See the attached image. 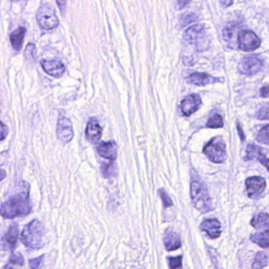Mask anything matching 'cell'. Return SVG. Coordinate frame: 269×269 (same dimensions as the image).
<instances>
[{"label": "cell", "instance_id": "obj_1", "mask_svg": "<svg viewBox=\"0 0 269 269\" xmlns=\"http://www.w3.org/2000/svg\"><path fill=\"white\" fill-rule=\"evenodd\" d=\"M30 188L10 197L1 204V216L6 219L15 218L29 214L32 210Z\"/></svg>", "mask_w": 269, "mask_h": 269}, {"label": "cell", "instance_id": "obj_2", "mask_svg": "<svg viewBox=\"0 0 269 269\" xmlns=\"http://www.w3.org/2000/svg\"><path fill=\"white\" fill-rule=\"evenodd\" d=\"M45 229L40 221L34 220L24 228L21 235L22 243L32 250H39L44 246Z\"/></svg>", "mask_w": 269, "mask_h": 269}, {"label": "cell", "instance_id": "obj_3", "mask_svg": "<svg viewBox=\"0 0 269 269\" xmlns=\"http://www.w3.org/2000/svg\"><path fill=\"white\" fill-rule=\"evenodd\" d=\"M191 195L193 206L201 213H207L213 209L212 198L208 189L199 179H193L191 184Z\"/></svg>", "mask_w": 269, "mask_h": 269}, {"label": "cell", "instance_id": "obj_4", "mask_svg": "<svg viewBox=\"0 0 269 269\" xmlns=\"http://www.w3.org/2000/svg\"><path fill=\"white\" fill-rule=\"evenodd\" d=\"M203 153L211 161L216 163H222L228 158L226 145L221 137H215L204 146Z\"/></svg>", "mask_w": 269, "mask_h": 269}, {"label": "cell", "instance_id": "obj_5", "mask_svg": "<svg viewBox=\"0 0 269 269\" xmlns=\"http://www.w3.org/2000/svg\"><path fill=\"white\" fill-rule=\"evenodd\" d=\"M37 19L39 26L45 30H54L59 25V20L55 14V9L48 3L40 6L37 14Z\"/></svg>", "mask_w": 269, "mask_h": 269}, {"label": "cell", "instance_id": "obj_6", "mask_svg": "<svg viewBox=\"0 0 269 269\" xmlns=\"http://www.w3.org/2000/svg\"><path fill=\"white\" fill-rule=\"evenodd\" d=\"M237 43L240 50L243 51H253L259 48L261 46V39L251 30H243L238 33Z\"/></svg>", "mask_w": 269, "mask_h": 269}, {"label": "cell", "instance_id": "obj_7", "mask_svg": "<svg viewBox=\"0 0 269 269\" xmlns=\"http://www.w3.org/2000/svg\"><path fill=\"white\" fill-rule=\"evenodd\" d=\"M263 63L255 55H246L240 62L238 71L240 74L246 76H254L261 71Z\"/></svg>", "mask_w": 269, "mask_h": 269}, {"label": "cell", "instance_id": "obj_8", "mask_svg": "<svg viewBox=\"0 0 269 269\" xmlns=\"http://www.w3.org/2000/svg\"><path fill=\"white\" fill-rule=\"evenodd\" d=\"M56 135L59 141L65 144L71 142L75 135L71 119L63 115H60L58 119Z\"/></svg>", "mask_w": 269, "mask_h": 269}, {"label": "cell", "instance_id": "obj_9", "mask_svg": "<svg viewBox=\"0 0 269 269\" xmlns=\"http://www.w3.org/2000/svg\"><path fill=\"white\" fill-rule=\"evenodd\" d=\"M205 33H206L205 27L203 25H195L189 28L188 30L185 32L183 39L187 43L196 44V46L199 47L200 46L199 44L205 43L206 38Z\"/></svg>", "mask_w": 269, "mask_h": 269}, {"label": "cell", "instance_id": "obj_10", "mask_svg": "<svg viewBox=\"0 0 269 269\" xmlns=\"http://www.w3.org/2000/svg\"><path fill=\"white\" fill-rule=\"evenodd\" d=\"M248 196L252 199H257L263 193L266 188V181L260 176H253L246 180Z\"/></svg>", "mask_w": 269, "mask_h": 269}, {"label": "cell", "instance_id": "obj_11", "mask_svg": "<svg viewBox=\"0 0 269 269\" xmlns=\"http://www.w3.org/2000/svg\"><path fill=\"white\" fill-rule=\"evenodd\" d=\"M19 229L16 224H13L9 227L6 234L2 238V250L4 251H10L15 247L18 242Z\"/></svg>", "mask_w": 269, "mask_h": 269}, {"label": "cell", "instance_id": "obj_12", "mask_svg": "<svg viewBox=\"0 0 269 269\" xmlns=\"http://www.w3.org/2000/svg\"><path fill=\"white\" fill-rule=\"evenodd\" d=\"M200 104L201 99L199 95H190L185 97L181 103V110L185 116H190L198 110Z\"/></svg>", "mask_w": 269, "mask_h": 269}, {"label": "cell", "instance_id": "obj_13", "mask_svg": "<svg viewBox=\"0 0 269 269\" xmlns=\"http://www.w3.org/2000/svg\"><path fill=\"white\" fill-rule=\"evenodd\" d=\"M41 67L47 75L54 77H60L65 73V66L62 62L56 59L43 60Z\"/></svg>", "mask_w": 269, "mask_h": 269}, {"label": "cell", "instance_id": "obj_14", "mask_svg": "<svg viewBox=\"0 0 269 269\" xmlns=\"http://www.w3.org/2000/svg\"><path fill=\"white\" fill-rule=\"evenodd\" d=\"M200 229L211 238H217L221 234V225L216 219L205 220L200 224Z\"/></svg>", "mask_w": 269, "mask_h": 269}, {"label": "cell", "instance_id": "obj_15", "mask_svg": "<svg viewBox=\"0 0 269 269\" xmlns=\"http://www.w3.org/2000/svg\"><path fill=\"white\" fill-rule=\"evenodd\" d=\"M102 135V128L97 122V120L92 118L87 125L85 136L87 139L92 144H97Z\"/></svg>", "mask_w": 269, "mask_h": 269}, {"label": "cell", "instance_id": "obj_16", "mask_svg": "<svg viewBox=\"0 0 269 269\" xmlns=\"http://www.w3.org/2000/svg\"><path fill=\"white\" fill-rule=\"evenodd\" d=\"M217 81H219L218 78L205 73H193L190 75L187 78V82L197 86H205Z\"/></svg>", "mask_w": 269, "mask_h": 269}, {"label": "cell", "instance_id": "obj_17", "mask_svg": "<svg viewBox=\"0 0 269 269\" xmlns=\"http://www.w3.org/2000/svg\"><path fill=\"white\" fill-rule=\"evenodd\" d=\"M99 155L109 160H115L117 158V146L115 142H101L97 148Z\"/></svg>", "mask_w": 269, "mask_h": 269}, {"label": "cell", "instance_id": "obj_18", "mask_svg": "<svg viewBox=\"0 0 269 269\" xmlns=\"http://www.w3.org/2000/svg\"><path fill=\"white\" fill-rule=\"evenodd\" d=\"M258 159L260 163L265 166L269 171V159H268L266 155H264L261 150V148L254 146V145H249L246 148V157L245 159Z\"/></svg>", "mask_w": 269, "mask_h": 269}, {"label": "cell", "instance_id": "obj_19", "mask_svg": "<svg viewBox=\"0 0 269 269\" xmlns=\"http://www.w3.org/2000/svg\"><path fill=\"white\" fill-rule=\"evenodd\" d=\"M163 242L167 251H173L181 247L180 237L173 231L167 230Z\"/></svg>", "mask_w": 269, "mask_h": 269}, {"label": "cell", "instance_id": "obj_20", "mask_svg": "<svg viewBox=\"0 0 269 269\" xmlns=\"http://www.w3.org/2000/svg\"><path fill=\"white\" fill-rule=\"evenodd\" d=\"M26 28L19 27L12 33L10 37V43L15 51L22 49L24 38L26 36Z\"/></svg>", "mask_w": 269, "mask_h": 269}, {"label": "cell", "instance_id": "obj_21", "mask_svg": "<svg viewBox=\"0 0 269 269\" xmlns=\"http://www.w3.org/2000/svg\"><path fill=\"white\" fill-rule=\"evenodd\" d=\"M251 226L257 230L269 226V215L265 212L256 215L250 222Z\"/></svg>", "mask_w": 269, "mask_h": 269}, {"label": "cell", "instance_id": "obj_22", "mask_svg": "<svg viewBox=\"0 0 269 269\" xmlns=\"http://www.w3.org/2000/svg\"><path fill=\"white\" fill-rule=\"evenodd\" d=\"M252 242L258 244L261 247L267 249L269 247V228L259 234H255L250 237Z\"/></svg>", "mask_w": 269, "mask_h": 269}, {"label": "cell", "instance_id": "obj_23", "mask_svg": "<svg viewBox=\"0 0 269 269\" xmlns=\"http://www.w3.org/2000/svg\"><path fill=\"white\" fill-rule=\"evenodd\" d=\"M269 263V256L266 252H258L255 258L252 268L253 269H262L266 267Z\"/></svg>", "mask_w": 269, "mask_h": 269}, {"label": "cell", "instance_id": "obj_24", "mask_svg": "<svg viewBox=\"0 0 269 269\" xmlns=\"http://www.w3.org/2000/svg\"><path fill=\"white\" fill-rule=\"evenodd\" d=\"M237 30H238L237 24L234 23V22H230L228 25H227L224 29V34H223L224 39L227 41L232 40Z\"/></svg>", "mask_w": 269, "mask_h": 269}, {"label": "cell", "instance_id": "obj_25", "mask_svg": "<svg viewBox=\"0 0 269 269\" xmlns=\"http://www.w3.org/2000/svg\"><path fill=\"white\" fill-rule=\"evenodd\" d=\"M101 171L105 178H112L117 175V167L113 163H104L101 167Z\"/></svg>", "mask_w": 269, "mask_h": 269}, {"label": "cell", "instance_id": "obj_26", "mask_svg": "<svg viewBox=\"0 0 269 269\" xmlns=\"http://www.w3.org/2000/svg\"><path fill=\"white\" fill-rule=\"evenodd\" d=\"M206 126L208 128H212V129L222 128L224 126V119H223L222 116L218 114L212 116L208 120Z\"/></svg>", "mask_w": 269, "mask_h": 269}, {"label": "cell", "instance_id": "obj_27", "mask_svg": "<svg viewBox=\"0 0 269 269\" xmlns=\"http://www.w3.org/2000/svg\"><path fill=\"white\" fill-rule=\"evenodd\" d=\"M257 140L260 143L269 145V124L267 126H264L262 130H260Z\"/></svg>", "mask_w": 269, "mask_h": 269}, {"label": "cell", "instance_id": "obj_28", "mask_svg": "<svg viewBox=\"0 0 269 269\" xmlns=\"http://www.w3.org/2000/svg\"><path fill=\"white\" fill-rule=\"evenodd\" d=\"M159 196L161 197L162 200H163V205L165 208H169V207L173 206V201L171 200V197L168 196L166 191L163 189H160L158 191Z\"/></svg>", "mask_w": 269, "mask_h": 269}, {"label": "cell", "instance_id": "obj_29", "mask_svg": "<svg viewBox=\"0 0 269 269\" xmlns=\"http://www.w3.org/2000/svg\"><path fill=\"white\" fill-rule=\"evenodd\" d=\"M256 116L260 120L269 119V104L260 108Z\"/></svg>", "mask_w": 269, "mask_h": 269}, {"label": "cell", "instance_id": "obj_30", "mask_svg": "<svg viewBox=\"0 0 269 269\" xmlns=\"http://www.w3.org/2000/svg\"><path fill=\"white\" fill-rule=\"evenodd\" d=\"M9 262L11 265L22 266H23L25 261H24V258L22 254H12L11 256H10V260H9Z\"/></svg>", "mask_w": 269, "mask_h": 269}, {"label": "cell", "instance_id": "obj_31", "mask_svg": "<svg viewBox=\"0 0 269 269\" xmlns=\"http://www.w3.org/2000/svg\"><path fill=\"white\" fill-rule=\"evenodd\" d=\"M168 261H169V266L171 269H180L183 267L182 266L183 257L182 256H178L176 258H170Z\"/></svg>", "mask_w": 269, "mask_h": 269}, {"label": "cell", "instance_id": "obj_32", "mask_svg": "<svg viewBox=\"0 0 269 269\" xmlns=\"http://www.w3.org/2000/svg\"><path fill=\"white\" fill-rule=\"evenodd\" d=\"M196 19V15L194 14H188L183 15L180 19L181 25L183 26H187L191 22H195Z\"/></svg>", "mask_w": 269, "mask_h": 269}, {"label": "cell", "instance_id": "obj_33", "mask_svg": "<svg viewBox=\"0 0 269 269\" xmlns=\"http://www.w3.org/2000/svg\"><path fill=\"white\" fill-rule=\"evenodd\" d=\"M36 47L34 46V44H31V43H30L29 45L27 46V47H26V58H27L28 59H34V56H35L36 55Z\"/></svg>", "mask_w": 269, "mask_h": 269}, {"label": "cell", "instance_id": "obj_34", "mask_svg": "<svg viewBox=\"0 0 269 269\" xmlns=\"http://www.w3.org/2000/svg\"><path fill=\"white\" fill-rule=\"evenodd\" d=\"M43 256L39 257V258H34V259L30 260V266L32 269H38L39 265L41 263V261L43 260Z\"/></svg>", "mask_w": 269, "mask_h": 269}, {"label": "cell", "instance_id": "obj_35", "mask_svg": "<svg viewBox=\"0 0 269 269\" xmlns=\"http://www.w3.org/2000/svg\"><path fill=\"white\" fill-rule=\"evenodd\" d=\"M1 130H2V131H1V137H2V138H1V141H3L8 134V127L3 123V122L1 123Z\"/></svg>", "mask_w": 269, "mask_h": 269}, {"label": "cell", "instance_id": "obj_36", "mask_svg": "<svg viewBox=\"0 0 269 269\" xmlns=\"http://www.w3.org/2000/svg\"><path fill=\"white\" fill-rule=\"evenodd\" d=\"M58 6L62 13L65 12L66 6H67V0H56Z\"/></svg>", "mask_w": 269, "mask_h": 269}, {"label": "cell", "instance_id": "obj_37", "mask_svg": "<svg viewBox=\"0 0 269 269\" xmlns=\"http://www.w3.org/2000/svg\"><path fill=\"white\" fill-rule=\"evenodd\" d=\"M236 126H237V130H238V135H239L240 138H241L242 141H245V139H246V138H245V134H244L243 130H242V126L240 125L239 122H237Z\"/></svg>", "mask_w": 269, "mask_h": 269}, {"label": "cell", "instance_id": "obj_38", "mask_svg": "<svg viewBox=\"0 0 269 269\" xmlns=\"http://www.w3.org/2000/svg\"><path fill=\"white\" fill-rule=\"evenodd\" d=\"M191 2V0H177L178 5L181 9L186 7Z\"/></svg>", "mask_w": 269, "mask_h": 269}, {"label": "cell", "instance_id": "obj_39", "mask_svg": "<svg viewBox=\"0 0 269 269\" xmlns=\"http://www.w3.org/2000/svg\"><path fill=\"white\" fill-rule=\"evenodd\" d=\"M220 2L224 7H228L233 3V0H220Z\"/></svg>", "mask_w": 269, "mask_h": 269}, {"label": "cell", "instance_id": "obj_40", "mask_svg": "<svg viewBox=\"0 0 269 269\" xmlns=\"http://www.w3.org/2000/svg\"><path fill=\"white\" fill-rule=\"evenodd\" d=\"M5 176H6V173H5V171L3 170H2V178H1V180H2Z\"/></svg>", "mask_w": 269, "mask_h": 269}]
</instances>
